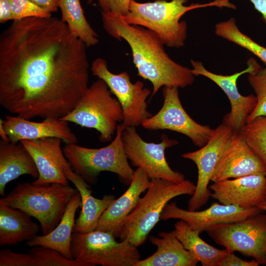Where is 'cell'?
<instances>
[{
	"label": "cell",
	"mask_w": 266,
	"mask_h": 266,
	"mask_svg": "<svg viewBox=\"0 0 266 266\" xmlns=\"http://www.w3.org/2000/svg\"><path fill=\"white\" fill-rule=\"evenodd\" d=\"M196 185L185 179L180 182L150 179V185L134 209L121 225L118 237L138 247L146 240L149 233L160 221L164 207L172 199L181 195H193Z\"/></svg>",
	"instance_id": "obj_5"
},
{
	"label": "cell",
	"mask_w": 266,
	"mask_h": 266,
	"mask_svg": "<svg viewBox=\"0 0 266 266\" xmlns=\"http://www.w3.org/2000/svg\"><path fill=\"white\" fill-rule=\"evenodd\" d=\"M0 266H37L36 262L29 253H21L8 249L0 251Z\"/></svg>",
	"instance_id": "obj_33"
},
{
	"label": "cell",
	"mask_w": 266,
	"mask_h": 266,
	"mask_svg": "<svg viewBox=\"0 0 266 266\" xmlns=\"http://www.w3.org/2000/svg\"><path fill=\"white\" fill-rule=\"evenodd\" d=\"M65 174L81 196V210L75 221L73 233H87L95 230L102 214L115 199V196L109 195L104 196L101 199L96 198L92 195L90 185L71 167L66 170Z\"/></svg>",
	"instance_id": "obj_21"
},
{
	"label": "cell",
	"mask_w": 266,
	"mask_h": 266,
	"mask_svg": "<svg viewBox=\"0 0 266 266\" xmlns=\"http://www.w3.org/2000/svg\"><path fill=\"white\" fill-rule=\"evenodd\" d=\"M211 197L223 204L242 208L256 207L266 197V176L252 174L214 182Z\"/></svg>",
	"instance_id": "obj_18"
},
{
	"label": "cell",
	"mask_w": 266,
	"mask_h": 266,
	"mask_svg": "<svg viewBox=\"0 0 266 266\" xmlns=\"http://www.w3.org/2000/svg\"><path fill=\"white\" fill-rule=\"evenodd\" d=\"M240 133L266 166V116L258 117L246 123Z\"/></svg>",
	"instance_id": "obj_29"
},
{
	"label": "cell",
	"mask_w": 266,
	"mask_h": 266,
	"mask_svg": "<svg viewBox=\"0 0 266 266\" xmlns=\"http://www.w3.org/2000/svg\"><path fill=\"white\" fill-rule=\"evenodd\" d=\"M124 128L122 123L118 124L115 136L103 147L92 148L77 143H66L63 152L73 170L91 184L97 181L102 171L115 173L130 183L134 170L129 163L124 147L122 132Z\"/></svg>",
	"instance_id": "obj_6"
},
{
	"label": "cell",
	"mask_w": 266,
	"mask_h": 266,
	"mask_svg": "<svg viewBox=\"0 0 266 266\" xmlns=\"http://www.w3.org/2000/svg\"><path fill=\"white\" fill-rule=\"evenodd\" d=\"M0 135L2 140L5 142H10L9 139L6 134L2 123L0 122Z\"/></svg>",
	"instance_id": "obj_39"
},
{
	"label": "cell",
	"mask_w": 266,
	"mask_h": 266,
	"mask_svg": "<svg viewBox=\"0 0 266 266\" xmlns=\"http://www.w3.org/2000/svg\"><path fill=\"white\" fill-rule=\"evenodd\" d=\"M48 13L56 12L59 7V0H30Z\"/></svg>",
	"instance_id": "obj_37"
},
{
	"label": "cell",
	"mask_w": 266,
	"mask_h": 266,
	"mask_svg": "<svg viewBox=\"0 0 266 266\" xmlns=\"http://www.w3.org/2000/svg\"><path fill=\"white\" fill-rule=\"evenodd\" d=\"M13 20L29 17H47L52 16L30 0H9Z\"/></svg>",
	"instance_id": "obj_32"
},
{
	"label": "cell",
	"mask_w": 266,
	"mask_h": 266,
	"mask_svg": "<svg viewBox=\"0 0 266 266\" xmlns=\"http://www.w3.org/2000/svg\"><path fill=\"white\" fill-rule=\"evenodd\" d=\"M62 141L57 137L20 141L31 155L38 170L39 176L33 183L69 185L65 171L71 166L61 148Z\"/></svg>",
	"instance_id": "obj_17"
},
{
	"label": "cell",
	"mask_w": 266,
	"mask_h": 266,
	"mask_svg": "<svg viewBox=\"0 0 266 266\" xmlns=\"http://www.w3.org/2000/svg\"><path fill=\"white\" fill-rule=\"evenodd\" d=\"M216 35L248 50L266 65V48L259 44L238 28L234 18L218 23L215 26Z\"/></svg>",
	"instance_id": "obj_28"
},
{
	"label": "cell",
	"mask_w": 266,
	"mask_h": 266,
	"mask_svg": "<svg viewBox=\"0 0 266 266\" xmlns=\"http://www.w3.org/2000/svg\"><path fill=\"white\" fill-rule=\"evenodd\" d=\"M37 266H85L74 259L65 257L56 250L41 246L32 247L28 251Z\"/></svg>",
	"instance_id": "obj_31"
},
{
	"label": "cell",
	"mask_w": 266,
	"mask_h": 266,
	"mask_svg": "<svg viewBox=\"0 0 266 266\" xmlns=\"http://www.w3.org/2000/svg\"><path fill=\"white\" fill-rule=\"evenodd\" d=\"M257 207L263 212L266 213V197L264 200L258 205Z\"/></svg>",
	"instance_id": "obj_40"
},
{
	"label": "cell",
	"mask_w": 266,
	"mask_h": 266,
	"mask_svg": "<svg viewBox=\"0 0 266 266\" xmlns=\"http://www.w3.org/2000/svg\"><path fill=\"white\" fill-rule=\"evenodd\" d=\"M178 239L202 266H218L227 251L210 245L203 240L198 231L192 229L184 221L179 220L174 225Z\"/></svg>",
	"instance_id": "obj_26"
},
{
	"label": "cell",
	"mask_w": 266,
	"mask_h": 266,
	"mask_svg": "<svg viewBox=\"0 0 266 266\" xmlns=\"http://www.w3.org/2000/svg\"><path fill=\"white\" fill-rule=\"evenodd\" d=\"M24 174L37 178L35 163L26 148L20 142L0 141V195L5 194L6 185Z\"/></svg>",
	"instance_id": "obj_22"
},
{
	"label": "cell",
	"mask_w": 266,
	"mask_h": 266,
	"mask_svg": "<svg viewBox=\"0 0 266 266\" xmlns=\"http://www.w3.org/2000/svg\"><path fill=\"white\" fill-rule=\"evenodd\" d=\"M111 233L95 230L73 233L72 259L85 266H135L141 256L137 247L127 240H116Z\"/></svg>",
	"instance_id": "obj_8"
},
{
	"label": "cell",
	"mask_w": 266,
	"mask_h": 266,
	"mask_svg": "<svg viewBox=\"0 0 266 266\" xmlns=\"http://www.w3.org/2000/svg\"><path fill=\"white\" fill-rule=\"evenodd\" d=\"M150 185V179L140 168L134 170L129 188L114 200L102 214L97 230L111 233L117 238L122 224L135 207L140 195Z\"/></svg>",
	"instance_id": "obj_20"
},
{
	"label": "cell",
	"mask_w": 266,
	"mask_h": 266,
	"mask_svg": "<svg viewBox=\"0 0 266 266\" xmlns=\"http://www.w3.org/2000/svg\"><path fill=\"white\" fill-rule=\"evenodd\" d=\"M13 20L9 0H0V23Z\"/></svg>",
	"instance_id": "obj_36"
},
{
	"label": "cell",
	"mask_w": 266,
	"mask_h": 266,
	"mask_svg": "<svg viewBox=\"0 0 266 266\" xmlns=\"http://www.w3.org/2000/svg\"><path fill=\"white\" fill-rule=\"evenodd\" d=\"M131 0H88V3L97 1L101 12L114 16L123 17L129 11Z\"/></svg>",
	"instance_id": "obj_34"
},
{
	"label": "cell",
	"mask_w": 266,
	"mask_h": 266,
	"mask_svg": "<svg viewBox=\"0 0 266 266\" xmlns=\"http://www.w3.org/2000/svg\"><path fill=\"white\" fill-rule=\"evenodd\" d=\"M86 45L56 17L13 20L0 35V104L31 120L61 118L89 87Z\"/></svg>",
	"instance_id": "obj_1"
},
{
	"label": "cell",
	"mask_w": 266,
	"mask_h": 266,
	"mask_svg": "<svg viewBox=\"0 0 266 266\" xmlns=\"http://www.w3.org/2000/svg\"><path fill=\"white\" fill-rule=\"evenodd\" d=\"M248 80L256 94L255 106L248 116L246 123L260 116H266V68L255 60L253 70L248 73Z\"/></svg>",
	"instance_id": "obj_30"
},
{
	"label": "cell",
	"mask_w": 266,
	"mask_h": 266,
	"mask_svg": "<svg viewBox=\"0 0 266 266\" xmlns=\"http://www.w3.org/2000/svg\"><path fill=\"white\" fill-rule=\"evenodd\" d=\"M229 0H215L205 4L192 3L188 0H156L138 2L131 0L129 11L122 18L129 24L144 27L155 33L165 45L169 47L183 46L187 38V25L181 18L190 10L216 6L235 9Z\"/></svg>",
	"instance_id": "obj_3"
},
{
	"label": "cell",
	"mask_w": 266,
	"mask_h": 266,
	"mask_svg": "<svg viewBox=\"0 0 266 266\" xmlns=\"http://www.w3.org/2000/svg\"><path fill=\"white\" fill-rule=\"evenodd\" d=\"M252 174L266 175V166L240 132H233L219 159L211 181L214 182Z\"/></svg>",
	"instance_id": "obj_15"
},
{
	"label": "cell",
	"mask_w": 266,
	"mask_h": 266,
	"mask_svg": "<svg viewBox=\"0 0 266 266\" xmlns=\"http://www.w3.org/2000/svg\"><path fill=\"white\" fill-rule=\"evenodd\" d=\"M101 19L108 34L128 43L138 75L152 84V96L162 87L185 88L194 83L195 75L191 69L173 61L155 33L141 26L129 24L122 17L101 12Z\"/></svg>",
	"instance_id": "obj_2"
},
{
	"label": "cell",
	"mask_w": 266,
	"mask_h": 266,
	"mask_svg": "<svg viewBox=\"0 0 266 266\" xmlns=\"http://www.w3.org/2000/svg\"><path fill=\"white\" fill-rule=\"evenodd\" d=\"M262 212L257 207L242 208L236 206L214 202L200 211H191L178 207L176 202L168 203L164 207L160 220H181L200 233L211 226L241 220Z\"/></svg>",
	"instance_id": "obj_16"
},
{
	"label": "cell",
	"mask_w": 266,
	"mask_h": 266,
	"mask_svg": "<svg viewBox=\"0 0 266 266\" xmlns=\"http://www.w3.org/2000/svg\"><path fill=\"white\" fill-rule=\"evenodd\" d=\"M254 259L248 261L236 256L233 252H228L218 264V266H258Z\"/></svg>",
	"instance_id": "obj_35"
},
{
	"label": "cell",
	"mask_w": 266,
	"mask_h": 266,
	"mask_svg": "<svg viewBox=\"0 0 266 266\" xmlns=\"http://www.w3.org/2000/svg\"><path fill=\"white\" fill-rule=\"evenodd\" d=\"M112 94L105 82L99 78L89 86L75 108L60 119L95 129L100 141H110L124 119L121 105Z\"/></svg>",
	"instance_id": "obj_7"
},
{
	"label": "cell",
	"mask_w": 266,
	"mask_h": 266,
	"mask_svg": "<svg viewBox=\"0 0 266 266\" xmlns=\"http://www.w3.org/2000/svg\"><path fill=\"white\" fill-rule=\"evenodd\" d=\"M228 252H238L266 265V213L259 212L237 221L216 224L205 231Z\"/></svg>",
	"instance_id": "obj_9"
},
{
	"label": "cell",
	"mask_w": 266,
	"mask_h": 266,
	"mask_svg": "<svg viewBox=\"0 0 266 266\" xmlns=\"http://www.w3.org/2000/svg\"><path fill=\"white\" fill-rule=\"evenodd\" d=\"M233 133L232 128L222 123L213 129L205 145L197 150L182 154L183 158L193 161L198 169L196 189L188 200V210H199L211 197L209 182L219 159Z\"/></svg>",
	"instance_id": "obj_13"
},
{
	"label": "cell",
	"mask_w": 266,
	"mask_h": 266,
	"mask_svg": "<svg viewBox=\"0 0 266 266\" xmlns=\"http://www.w3.org/2000/svg\"><path fill=\"white\" fill-rule=\"evenodd\" d=\"M81 204V196L78 192L72 197L55 228L46 234L36 235L31 240L27 241L26 245L29 247L41 246L50 248L65 257L73 259L71 252L72 235L76 212Z\"/></svg>",
	"instance_id": "obj_24"
},
{
	"label": "cell",
	"mask_w": 266,
	"mask_h": 266,
	"mask_svg": "<svg viewBox=\"0 0 266 266\" xmlns=\"http://www.w3.org/2000/svg\"><path fill=\"white\" fill-rule=\"evenodd\" d=\"M159 237L151 235L149 240L157 249L150 256L140 260L135 266H196L199 262L185 249L175 230L162 232Z\"/></svg>",
	"instance_id": "obj_23"
},
{
	"label": "cell",
	"mask_w": 266,
	"mask_h": 266,
	"mask_svg": "<svg viewBox=\"0 0 266 266\" xmlns=\"http://www.w3.org/2000/svg\"><path fill=\"white\" fill-rule=\"evenodd\" d=\"M162 93L164 101L161 108L142 123L143 128L176 132L187 136L200 148L205 145L213 129L197 123L189 115L180 101L178 88L164 86Z\"/></svg>",
	"instance_id": "obj_12"
},
{
	"label": "cell",
	"mask_w": 266,
	"mask_h": 266,
	"mask_svg": "<svg viewBox=\"0 0 266 266\" xmlns=\"http://www.w3.org/2000/svg\"><path fill=\"white\" fill-rule=\"evenodd\" d=\"M254 8L262 15V18L266 23V0H249Z\"/></svg>",
	"instance_id": "obj_38"
},
{
	"label": "cell",
	"mask_w": 266,
	"mask_h": 266,
	"mask_svg": "<svg viewBox=\"0 0 266 266\" xmlns=\"http://www.w3.org/2000/svg\"><path fill=\"white\" fill-rule=\"evenodd\" d=\"M77 192L76 188L59 183H18L0 199V205L19 209L35 218L44 235L58 225L70 200Z\"/></svg>",
	"instance_id": "obj_4"
},
{
	"label": "cell",
	"mask_w": 266,
	"mask_h": 266,
	"mask_svg": "<svg viewBox=\"0 0 266 266\" xmlns=\"http://www.w3.org/2000/svg\"><path fill=\"white\" fill-rule=\"evenodd\" d=\"M135 128L125 127L122 132L125 153L132 165L142 169L150 179H162L175 182L185 180L183 174L170 167L165 156V150L177 145V140L163 134L161 142H147L139 135Z\"/></svg>",
	"instance_id": "obj_11"
},
{
	"label": "cell",
	"mask_w": 266,
	"mask_h": 266,
	"mask_svg": "<svg viewBox=\"0 0 266 266\" xmlns=\"http://www.w3.org/2000/svg\"><path fill=\"white\" fill-rule=\"evenodd\" d=\"M59 7L62 13L61 19L67 25L73 36L87 47L99 43L98 35L88 22L80 0H59Z\"/></svg>",
	"instance_id": "obj_27"
},
{
	"label": "cell",
	"mask_w": 266,
	"mask_h": 266,
	"mask_svg": "<svg viewBox=\"0 0 266 266\" xmlns=\"http://www.w3.org/2000/svg\"><path fill=\"white\" fill-rule=\"evenodd\" d=\"M19 209L0 205V245L14 246L33 239L40 226Z\"/></svg>",
	"instance_id": "obj_25"
},
{
	"label": "cell",
	"mask_w": 266,
	"mask_h": 266,
	"mask_svg": "<svg viewBox=\"0 0 266 266\" xmlns=\"http://www.w3.org/2000/svg\"><path fill=\"white\" fill-rule=\"evenodd\" d=\"M90 69L94 76L105 82L119 101L124 115L122 123L125 127H137L152 115L148 110L146 101L151 91L143 82L137 81L132 83L127 71L118 74L111 72L106 61L101 57L92 62Z\"/></svg>",
	"instance_id": "obj_10"
},
{
	"label": "cell",
	"mask_w": 266,
	"mask_h": 266,
	"mask_svg": "<svg viewBox=\"0 0 266 266\" xmlns=\"http://www.w3.org/2000/svg\"><path fill=\"white\" fill-rule=\"evenodd\" d=\"M255 59L250 58L247 61V67L231 75L218 74L212 72L204 66L200 61L191 60L192 73L195 76H203L214 82L226 94L231 104V111L226 114L223 119L225 124L233 131L240 132L246 124L248 116L254 109L256 96L253 95L242 96L237 87L238 78L245 73H250L254 69Z\"/></svg>",
	"instance_id": "obj_14"
},
{
	"label": "cell",
	"mask_w": 266,
	"mask_h": 266,
	"mask_svg": "<svg viewBox=\"0 0 266 266\" xmlns=\"http://www.w3.org/2000/svg\"><path fill=\"white\" fill-rule=\"evenodd\" d=\"M11 142L45 137H57L67 144L77 143L78 139L71 130L68 122L60 118H47L41 122H34L18 116L6 115L0 118Z\"/></svg>",
	"instance_id": "obj_19"
}]
</instances>
